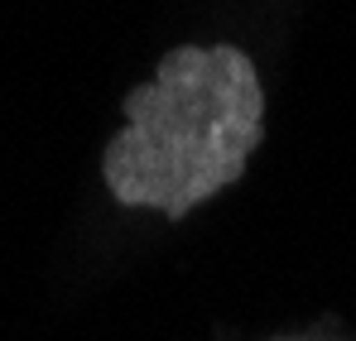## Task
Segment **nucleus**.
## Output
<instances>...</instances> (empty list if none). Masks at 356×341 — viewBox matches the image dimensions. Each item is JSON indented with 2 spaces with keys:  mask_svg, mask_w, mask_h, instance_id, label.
I'll list each match as a JSON object with an SVG mask.
<instances>
[{
  "mask_svg": "<svg viewBox=\"0 0 356 341\" xmlns=\"http://www.w3.org/2000/svg\"><path fill=\"white\" fill-rule=\"evenodd\" d=\"M265 140V82L236 44H178L120 106L102 178L120 207L183 222L236 183Z\"/></svg>",
  "mask_w": 356,
  "mask_h": 341,
  "instance_id": "1",
  "label": "nucleus"
}]
</instances>
